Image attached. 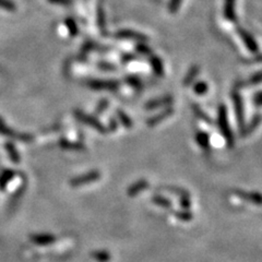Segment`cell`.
Instances as JSON below:
<instances>
[{"mask_svg":"<svg viewBox=\"0 0 262 262\" xmlns=\"http://www.w3.org/2000/svg\"><path fill=\"white\" fill-rule=\"evenodd\" d=\"M152 201H153V203L160 205V207H162V208L168 209V208L172 207L171 201L166 198H164V196H154L152 198Z\"/></svg>","mask_w":262,"mask_h":262,"instance_id":"obj_24","label":"cell"},{"mask_svg":"<svg viewBox=\"0 0 262 262\" xmlns=\"http://www.w3.org/2000/svg\"><path fill=\"white\" fill-rule=\"evenodd\" d=\"M234 194L240 196V198L246 199V200L250 201V202L255 203L257 205H260L261 204V196H260L259 193L246 194V193H244V191H241V190H235V191H234Z\"/></svg>","mask_w":262,"mask_h":262,"instance_id":"obj_12","label":"cell"},{"mask_svg":"<svg viewBox=\"0 0 262 262\" xmlns=\"http://www.w3.org/2000/svg\"><path fill=\"white\" fill-rule=\"evenodd\" d=\"M235 1L236 0H225V6H224V16L229 21L236 22L237 17L235 12Z\"/></svg>","mask_w":262,"mask_h":262,"instance_id":"obj_11","label":"cell"},{"mask_svg":"<svg viewBox=\"0 0 262 262\" xmlns=\"http://www.w3.org/2000/svg\"><path fill=\"white\" fill-rule=\"evenodd\" d=\"M59 146L65 150H71V151H86L87 150V148L84 147L82 143L68 141V140L65 139H63L62 141L59 142Z\"/></svg>","mask_w":262,"mask_h":262,"instance_id":"obj_14","label":"cell"},{"mask_svg":"<svg viewBox=\"0 0 262 262\" xmlns=\"http://www.w3.org/2000/svg\"><path fill=\"white\" fill-rule=\"evenodd\" d=\"M100 178H101V173L98 171H92L81 176L74 177V178L69 181V185L73 187V188H78V187H82L91 184V182L97 181Z\"/></svg>","mask_w":262,"mask_h":262,"instance_id":"obj_3","label":"cell"},{"mask_svg":"<svg viewBox=\"0 0 262 262\" xmlns=\"http://www.w3.org/2000/svg\"><path fill=\"white\" fill-rule=\"evenodd\" d=\"M115 37L117 39H126V40H133L138 42H147L149 39L142 33L131 31V30H121L117 32L115 34Z\"/></svg>","mask_w":262,"mask_h":262,"instance_id":"obj_6","label":"cell"},{"mask_svg":"<svg viewBox=\"0 0 262 262\" xmlns=\"http://www.w3.org/2000/svg\"><path fill=\"white\" fill-rule=\"evenodd\" d=\"M74 116H76V118L78 120H80V121H82L83 124L90 126V127H92L93 129H95L100 133H106L107 132V129L95 118L94 116L87 115L86 113H83L82 110H79V109L74 110Z\"/></svg>","mask_w":262,"mask_h":262,"instance_id":"obj_2","label":"cell"},{"mask_svg":"<svg viewBox=\"0 0 262 262\" xmlns=\"http://www.w3.org/2000/svg\"><path fill=\"white\" fill-rule=\"evenodd\" d=\"M117 116H118L120 123L124 125L125 128H127V129L132 128V126H133L132 120H131L130 117L127 114H126L124 110L117 109Z\"/></svg>","mask_w":262,"mask_h":262,"instance_id":"obj_19","label":"cell"},{"mask_svg":"<svg viewBox=\"0 0 262 262\" xmlns=\"http://www.w3.org/2000/svg\"><path fill=\"white\" fill-rule=\"evenodd\" d=\"M139 54L144 55V56H151L152 55V49L149 47L147 44H144V42H140L135 47Z\"/></svg>","mask_w":262,"mask_h":262,"instance_id":"obj_26","label":"cell"},{"mask_svg":"<svg viewBox=\"0 0 262 262\" xmlns=\"http://www.w3.org/2000/svg\"><path fill=\"white\" fill-rule=\"evenodd\" d=\"M191 109H193V110L195 111L196 116L198 117V118H200L201 120L205 121V123L209 124V125H212V119L210 118V117L208 115H205L204 111L200 109V106L198 104H193V106H191Z\"/></svg>","mask_w":262,"mask_h":262,"instance_id":"obj_21","label":"cell"},{"mask_svg":"<svg viewBox=\"0 0 262 262\" xmlns=\"http://www.w3.org/2000/svg\"><path fill=\"white\" fill-rule=\"evenodd\" d=\"M31 240L36 242L37 245L44 246V245H49L53 244L56 240V237L54 235H50V234H41V235H33L31 237Z\"/></svg>","mask_w":262,"mask_h":262,"instance_id":"obj_13","label":"cell"},{"mask_svg":"<svg viewBox=\"0 0 262 262\" xmlns=\"http://www.w3.org/2000/svg\"><path fill=\"white\" fill-rule=\"evenodd\" d=\"M251 84H258L261 82V72H257L255 76H252L250 78V81H249Z\"/></svg>","mask_w":262,"mask_h":262,"instance_id":"obj_32","label":"cell"},{"mask_svg":"<svg viewBox=\"0 0 262 262\" xmlns=\"http://www.w3.org/2000/svg\"><path fill=\"white\" fill-rule=\"evenodd\" d=\"M199 71H200L199 66L194 65L193 67H191V68L188 70V72H187V74H186L185 78H184V81H182V84H184L185 87H189L190 84L194 82V80L196 79V77L199 74Z\"/></svg>","mask_w":262,"mask_h":262,"instance_id":"obj_15","label":"cell"},{"mask_svg":"<svg viewBox=\"0 0 262 262\" xmlns=\"http://www.w3.org/2000/svg\"><path fill=\"white\" fill-rule=\"evenodd\" d=\"M180 207L184 210H189L191 207V201L189 196H181L180 198Z\"/></svg>","mask_w":262,"mask_h":262,"instance_id":"obj_31","label":"cell"},{"mask_svg":"<svg viewBox=\"0 0 262 262\" xmlns=\"http://www.w3.org/2000/svg\"><path fill=\"white\" fill-rule=\"evenodd\" d=\"M148 187H149V182L146 179H140L129 187L127 190V195L129 196H135L140 193H142L144 189H147Z\"/></svg>","mask_w":262,"mask_h":262,"instance_id":"obj_10","label":"cell"},{"mask_svg":"<svg viewBox=\"0 0 262 262\" xmlns=\"http://www.w3.org/2000/svg\"><path fill=\"white\" fill-rule=\"evenodd\" d=\"M91 257L98 262H109L111 259V256L109 255V252L104 251V250L93 251L91 254Z\"/></svg>","mask_w":262,"mask_h":262,"instance_id":"obj_20","label":"cell"},{"mask_svg":"<svg viewBox=\"0 0 262 262\" xmlns=\"http://www.w3.org/2000/svg\"><path fill=\"white\" fill-rule=\"evenodd\" d=\"M173 114H174V109H173L172 107H167V109L165 110H163L162 113L153 116L150 119H148V121H147L148 127H151V128L155 127V126L160 125L163 120L167 119L168 117H171Z\"/></svg>","mask_w":262,"mask_h":262,"instance_id":"obj_7","label":"cell"},{"mask_svg":"<svg viewBox=\"0 0 262 262\" xmlns=\"http://www.w3.org/2000/svg\"><path fill=\"white\" fill-rule=\"evenodd\" d=\"M173 97L171 95H165L160 98H155V100H152L148 102L146 104V109H155L157 107H162V106H166V105H171L173 103Z\"/></svg>","mask_w":262,"mask_h":262,"instance_id":"obj_9","label":"cell"},{"mask_svg":"<svg viewBox=\"0 0 262 262\" xmlns=\"http://www.w3.org/2000/svg\"><path fill=\"white\" fill-rule=\"evenodd\" d=\"M150 63H151L154 73H155L158 77H162L164 74V66H163L161 58L157 57V56H151V58H150Z\"/></svg>","mask_w":262,"mask_h":262,"instance_id":"obj_16","label":"cell"},{"mask_svg":"<svg viewBox=\"0 0 262 262\" xmlns=\"http://www.w3.org/2000/svg\"><path fill=\"white\" fill-rule=\"evenodd\" d=\"M176 217L177 218L179 219V221L181 222H190L191 219L194 218V215L189 213V212H187V211H181V212H177L176 213Z\"/></svg>","mask_w":262,"mask_h":262,"instance_id":"obj_27","label":"cell"},{"mask_svg":"<svg viewBox=\"0 0 262 262\" xmlns=\"http://www.w3.org/2000/svg\"><path fill=\"white\" fill-rule=\"evenodd\" d=\"M66 26H67V29H68V31L70 33V35L73 36V37L78 35L79 27H78L77 22L74 21L72 18L66 19Z\"/></svg>","mask_w":262,"mask_h":262,"instance_id":"obj_22","label":"cell"},{"mask_svg":"<svg viewBox=\"0 0 262 262\" xmlns=\"http://www.w3.org/2000/svg\"><path fill=\"white\" fill-rule=\"evenodd\" d=\"M107 107H109V100H106V98H104V100H102L100 103H98V105L96 106V109H95V114L100 115L102 114L103 111H104Z\"/></svg>","mask_w":262,"mask_h":262,"instance_id":"obj_29","label":"cell"},{"mask_svg":"<svg viewBox=\"0 0 262 262\" xmlns=\"http://www.w3.org/2000/svg\"><path fill=\"white\" fill-rule=\"evenodd\" d=\"M180 3H181V0H171L170 6H168V10H170V12L174 15V13L178 11Z\"/></svg>","mask_w":262,"mask_h":262,"instance_id":"obj_30","label":"cell"},{"mask_svg":"<svg viewBox=\"0 0 262 262\" xmlns=\"http://www.w3.org/2000/svg\"><path fill=\"white\" fill-rule=\"evenodd\" d=\"M232 100L234 103V109H235L238 125H240V132H242L245 128V114H244V105H242V101H241L240 93H238L237 91H233Z\"/></svg>","mask_w":262,"mask_h":262,"instance_id":"obj_4","label":"cell"},{"mask_svg":"<svg viewBox=\"0 0 262 262\" xmlns=\"http://www.w3.org/2000/svg\"><path fill=\"white\" fill-rule=\"evenodd\" d=\"M135 57H134V56H132V55H126V56H124V58H123V63L124 64H127V63L130 62V60H132Z\"/></svg>","mask_w":262,"mask_h":262,"instance_id":"obj_35","label":"cell"},{"mask_svg":"<svg viewBox=\"0 0 262 262\" xmlns=\"http://www.w3.org/2000/svg\"><path fill=\"white\" fill-rule=\"evenodd\" d=\"M49 1L56 4H62V6H68L71 3V0H49Z\"/></svg>","mask_w":262,"mask_h":262,"instance_id":"obj_33","label":"cell"},{"mask_svg":"<svg viewBox=\"0 0 262 262\" xmlns=\"http://www.w3.org/2000/svg\"><path fill=\"white\" fill-rule=\"evenodd\" d=\"M196 143H198L201 148L205 150V151H208L210 148V138L208 133L202 132V131H199V132L196 134Z\"/></svg>","mask_w":262,"mask_h":262,"instance_id":"obj_18","label":"cell"},{"mask_svg":"<svg viewBox=\"0 0 262 262\" xmlns=\"http://www.w3.org/2000/svg\"><path fill=\"white\" fill-rule=\"evenodd\" d=\"M97 17H98V19H97L98 26H100V29L102 32H104L106 30V19H105V11L102 6L98 7Z\"/></svg>","mask_w":262,"mask_h":262,"instance_id":"obj_23","label":"cell"},{"mask_svg":"<svg viewBox=\"0 0 262 262\" xmlns=\"http://www.w3.org/2000/svg\"><path fill=\"white\" fill-rule=\"evenodd\" d=\"M261 92H258L255 96V103H256V106L257 107H260L261 106Z\"/></svg>","mask_w":262,"mask_h":262,"instance_id":"obj_34","label":"cell"},{"mask_svg":"<svg viewBox=\"0 0 262 262\" xmlns=\"http://www.w3.org/2000/svg\"><path fill=\"white\" fill-rule=\"evenodd\" d=\"M126 81H127L130 84V86H132L135 88L141 87V80H140V79L138 77L129 76V77L126 78Z\"/></svg>","mask_w":262,"mask_h":262,"instance_id":"obj_28","label":"cell"},{"mask_svg":"<svg viewBox=\"0 0 262 262\" xmlns=\"http://www.w3.org/2000/svg\"><path fill=\"white\" fill-rule=\"evenodd\" d=\"M260 121H261V116H260V114H257L254 117V118H252V120L249 123V125H248L247 127L244 128V131L241 132L242 137H247V135H249L250 133L254 132V130L259 126Z\"/></svg>","mask_w":262,"mask_h":262,"instance_id":"obj_17","label":"cell"},{"mask_svg":"<svg viewBox=\"0 0 262 262\" xmlns=\"http://www.w3.org/2000/svg\"><path fill=\"white\" fill-rule=\"evenodd\" d=\"M208 90H209V86L203 81L196 83L195 87H194V91H195L196 94H198V95L205 94V93L208 92Z\"/></svg>","mask_w":262,"mask_h":262,"instance_id":"obj_25","label":"cell"},{"mask_svg":"<svg viewBox=\"0 0 262 262\" xmlns=\"http://www.w3.org/2000/svg\"><path fill=\"white\" fill-rule=\"evenodd\" d=\"M218 126L221 129L222 133L226 139V142L229 148L234 146V135L232 133V130L229 128L228 124V116H227V109L226 106L222 104L218 107Z\"/></svg>","mask_w":262,"mask_h":262,"instance_id":"obj_1","label":"cell"},{"mask_svg":"<svg viewBox=\"0 0 262 262\" xmlns=\"http://www.w3.org/2000/svg\"><path fill=\"white\" fill-rule=\"evenodd\" d=\"M238 33H240L241 40L244 41L247 48L249 49L252 54L258 53V49H259L258 45H257V42L255 41V39L252 37L250 33H248L246 30H242V29H238Z\"/></svg>","mask_w":262,"mask_h":262,"instance_id":"obj_8","label":"cell"},{"mask_svg":"<svg viewBox=\"0 0 262 262\" xmlns=\"http://www.w3.org/2000/svg\"><path fill=\"white\" fill-rule=\"evenodd\" d=\"M87 86L92 90H106V91H116L119 87V83L114 80H90Z\"/></svg>","mask_w":262,"mask_h":262,"instance_id":"obj_5","label":"cell"},{"mask_svg":"<svg viewBox=\"0 0 262 262\" xmlns=\"http://www.w3.org/2000/svg\"><path fill=\"white\" fill-rule=\"evenodd\" d=\"M117 129V124H116V121L115 120H110V128L109 130L110 131H114Z\"/></svg>","mask_w":262,"mask_h":262,"instance_id":"obj_36","label":"cell"}]
</instances>
